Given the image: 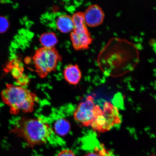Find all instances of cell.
I'll return each mask as SVG.
<instances>
[{"mask_svg":"<svg viewBox=\"0 0 156 156\" xmlns=\"http://www.w3.org/2000/svg\"><path fill=\"white\" fill-rule=\"evenodd\" d=\"M56 24L58 30L64 34L71 33L74 28L72 17L67 15L60 16L56 20Z\"/></svg>","mask_w":156,"mask_h":156,"instance_id":"obj_10","label":"cell"},{"mask_svg":"<svg viewBox=\"0 0 156 156\" xmlns=\"http://www.w3.org/2000/svg\"><path fill=\"white\" fill-rule=\"evenodd\" d=\"M63 76L67 82L72 85L79 83L82 78V73L77 64H70L64 70Z\"/></svg>","mask_w":156,"mask_h":156,"instance_id":"obj_9","label":"cell"},{"mask_svg":"<svg viewBox=\"0 0 156 156\" xmlns=\"http://www.w3.org/2000/svg\"><path fill=\"white\" fill-rule=\"evenodd\" d=\"M138 58V49L132 43L124 39L113 38L102 49L99 56V63L103 65L132 66Z\"/></svg>","mask_w":156,"mask_h":156,"instance_id":"obj_1","label":"cell"},{"mask_svg":"<svg viewBox=\"0 0 156 156\" xmlns=\"http://www.w3.org/2000/svg\"><path fill=\"white\" fill-rule=\"evenodd\" d=\"M84 18L87 26L97 27L102 24L105 18L104 12L98 5H90L83 12Z\"/></svg>","mask_w":156,"mask_h":156,"instance_id":"obj_8","label":"cell"},{"mask_svg":"<svg viewBox=\"0 0 156 156\" xmlns=\"http://www.w3.org/2000/svg\"><path fill=\"white\" fill-rule=\"evenodd\" d=\"M71 129V125L65 119L60 118L56 121L54 124V130L55 133L59 136H65L69 132Z\"/></svg>","mask_w":156,"mask_h":156,"instance_id":"obj_12","label":"cell"},{"mask_svg":"<svg viewBox=\"0 0 156 156\" xmlns=\"http://www.w3.org/2000/svg\"><path fill=\"white\" fill-rule=\"evenodd\" d=\"M2 100L9 108V112L13 115L20 112L31 113L34 110L37 100V95L24 88L12 84L6 85L1 93Z\"/></svg>","mask_w":156,"mask_h":156,"instance_id":"obj_3","label":"cell"},{"mask_svg":"<svg viewBox=\"0 0 156 156\" xmlns=\"http://www.w3.org/2000/svg\"><path fill=\"white\" fill-rule=\"evenodd\" d=\"M10 133L22 138L31 147L47 143L54 133L51 127L41 119L24 117L15 123Z\"/></svg>","mask_w":156,"mask_h":156,"instance_id":"obj_2","label":"cell"},{"mask_svg":"<svg viewBox=\"0 0 156 156\" xmlns=\"http://www.w3.org/2000/svg\"><path fill=\"white\" fill-rule=\"evenodd\" d=\"M99 107L95 105L93 97L90 95L84 102L78 105L74 113V119L84 126H90L96 116Z\"/></svg>","mask_w":156,"mask_h":156,"instance_id":"obj_6","label":"cell"},{"mask_svg":"<svg viewBox=\"0 0 156 156\" xmlns=\"http://www.w3.org/2000/svg\"><path fill=\"white\" fill-rule=\"evenodd\" d=\"M61 56L55 48L42 47L36 50L32 57L35 71L41 79L55 71L58 62L61 61Z\"/></svg>","mask_w":156,"mask_h":156,"instance_id":"obj_4","label":"cell"},{"mask_svg":"<svg viewBox=\"0 0 156 156\" xmlns=\"http://www.w3.org/2000/svg\"><path fill=\"white\" fill-rule=\"evenodd\" d=\"M72 17L73 21L74 28H81L87 26L84 18L83 12H77L74 13Z\"/></svg>","mask_w":156,"mask_h":156,"instance_id":"obj_13","label":"cell"},{"mask_svg":"<svg viewBox=\"0 0 156 156\" xmlns=\"http://www.w3.org/2000/svg\"><path fill=\"white\" fill-rule=\"evenodd\" d=\"M9 26V21L7 19L3 16H0V33L6 32L8 29Z\"/></svg>","mask_w":156,"mask_h":156,"instance_id":"obj_14","label":"cell"},{"mask_svg":"<svg viewBox=\"0 0 156 156\" xmlns=\"http://www.w3.org/2000/svg\"><path fill=\"white\" fill-rule=\"evenodd\" d=\"M58 156H76L73 152L71 150L64 149L58 153Z\"/></svg>","mask_w":156,"mask_h":156,"instance_id":"obj_16","label":"cell"},{"mask_svg":"<svg viewBox=\"0 0 156 156\" xmlns=\"http://www.w3.org/2000/svg\"><path fill=\"white\" fill-rule=\"evenodd\" d=\"M84 156H107L106 152L104 149H95L93 152H89L86 154Z\"/></svg>","mask_w":156,"mask_h":156,"instance_id":"obj_15","label":"cell"},{"mask_svg":"<svg viewBox=\"0 0 156 156\" xmlns=\"http://www.w3.org/2000/svg\"><path fill=\"white\" fill-rule=\"evenodd\" d=\"M120 122L118 109L112 103L106 102L102 113L95 118L90 126L95 131L104 133L110 130Z\"/></svg>","mask_w":156,"mask_h":156,"instance_id":"obj_5","label":"cell"},{"mask_svg":"<svg viewBox=\"0 0 156 156\" xmlns=\"http://www.w3.org/2000/svg\"><path fill=\"white\" fill-rule=\"evenodd\" d=\"M40 41L43 47L54 48L58 43V39L55 33L47 32L41 35Z\"/></svg>","mask_w":156,"mask_h":156,"instance_id":"obj_11","label":"cell"},{"mask_svg":"<svg viewBox=\"0 0 156 156\" xmlns=\"http://www.w3.org/2000/svg\"><path fill=\"white\" fill-rule=\"evenodd\" d=\"M70 37L72 45L76 50H87L92 43L93 38L87 26L74 28Z\"/></svg>","mask_w":156,"mask_h":156,"instance_id":"obj_7","label":"cell"}]
</instances>
